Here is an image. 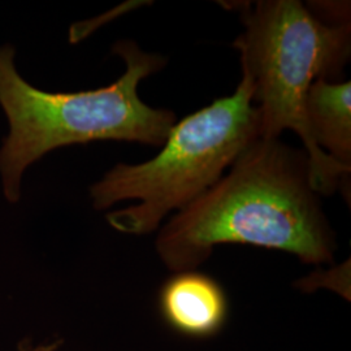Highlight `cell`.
Segmentation results:
<instances>
[{"label":"cell","mask_w":351,"mask_h":351,"mask_svg":"<svg viewBox=\"0 0 351 351\" xmlns=\"http://www.w3.org/2000/svg\"><path fill=\"white\" fill-rule=\"evenodd\" d=\"M242 23L245 30L233 46L259 113L261 138H278L287 129L295 132L308 158L315 191L345 193L351 167L335 162L316 145L306 97L317 80L339 82L350 59V23H326L298 0L247 3Z\"/></svg>","instance_id":"cell-3"},{"label":"cell","mask_w":351,"mask_h":351,"mask_svg":"<svg viewBox=\"0 0 351 351\" xmlns=\"http://www.w3.org/2000/svg\"><path fill=\"white\" fill-rule=\"evenodd\" d=\"M113 52L125 62V72L110 86L49 93L17 72L12 46H0V106L10 124L0 147V177L8 202L20 201L26 168L59 147L97 141L163 146L175 112L146 104L138 86L163 69L167 59L145 52L133 40H120Z\"/></svg>","instance_id":"cell-2"},{"label":"cell","mask_w":351,"mask_h":351,"mask_svg":"<svg viewBox=\"0 0 351 351\" xmlns=\"http://www.w3.org/2000/svg\"><path fill=\"white\" fill-rule=\"evenodd\" d=\"M221 243L287 251L303 263L333 261L335 234L304 150L259 137L213 188L162 228L156 250L171 271L182 272L206 262Z\"/></svg>","instance_id":"cell-1"},{"label":"cell","mask_w":351,"mask_h":351,"mask_svg":"<svg viewBox=\"0 0 351 351\" xmlns=\"http://www.w3.org/2000/svg\"><path fill=\"white\" fill-rule=\"evenodd\" d=\"M259 137V113L242 77L232 95L176 123L155 158L116 164L90 188L91 201L97 210L138 202L108 213L107 221L125 234H147L172 211L201 198Z\"/></svg>","instance_id":"cell-4"},{"label":"cell","mask_w":351,"mask_h":351,"mask_svg":"<svg viewBox=\"0 0 351 351\" xmlns=\"http://www.w3.org/2000/svg\"><path fill=\"white\" fill-rule=\"evenodd\" d=\"M160 314L173 330L194 339L211 337L228 319V298L221 285L208 275L176 272L159 294Z\"/></svg>","instance_id":"cell-5"},{"label":"cell","mask_w":351,"mask_h":351,"mask_svg":"<svg viewBox=\"0 0 351 351\" xmlns=\"http://www.w3.org/2000/svg\"><path fill=\"white\" fill-rule=\"evenodd\" d=\"M351 82L317 80L306 97V116L316 145L351 167Z\"/></svg>","instance_id":"cell-6"},{"label":"cell","mask_w":351,"mask_h":351,"mask_svg":"<svg viewBox=\"0 0 351 351\" xmlns=\"http://www.w3.org/2000/svg\"><path fill=\"white\" fill-rule=\"evenodd\" d=\"M60 342H56V343H51L47 346H38L36 349H30L29 351H53L58 346H59Z\"/></svg>","instance_id":"cell-7"}]
</instances>
